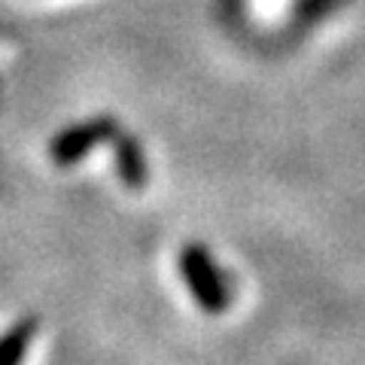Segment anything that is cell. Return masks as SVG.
Returning a JSON list of instances; mask_svg holds the SVG:
<instances>
[{"mask_svg": "<svg viewBox=\"0 0 365 365\" xmlns=\"http://www.w3.org/2000/svg\"><path fill=\"white\" fill-rule=\"evenodd\" d=\"M180 274H182V280H186L192 299H195L204 311L216 314V311H222V307H228V283L201 244H189L180 253Z\"/></svg>", "mask_w": 365, "mask_h": 365, "instance_id": "cell-1", "label": "cell"}, {"mask_svg": "<svg viewBox=\"0 0 365 365\" xmlns=\"http://www.w3.org/2000/svg\"><path fill=\"white\" fill-rule=\"evenodd\" d=\"M113 134H116V125L110 119H88L83 125H71V128H64L52 140V146H49L52 162L55 165H73L91 150V146H98L101 140H107Z\"/></svg>", "mask_w": 365, "mask_h": 365, "instance_id": "cell-2", "label": "cell"}, {"mask_svg": "<svg viewBox=\"0 0 365 365\" xmlns=\"http://www.w3.org/2000/svg\"><path fill=\"white\" fill-rule=\"evenodd\" d=\"M34 335H37V319L34 317L19 319L9 332L0 335V365H21L34 344Z\"/></svg>", "mask_w": 365, "mask_h": 365, "instance_id": "cell-3", "label": "cell"}, {"mask_svg": "<svg viewBox=\"0 0 365 365\" xmlns=\"http://www.w3.org/2000/svg\"><path fill=\"white\" fill-rule=\"evenodd\" d=\"M119 168H122L119 174L128 186H140V182L146 180L143 155H140V150H137V143L131 140V137H122L119 140Z\"/></svg>", "mask_w": 365, "mask_h": 365, "instance_id": "cell-4", "label": "cell"}]
</instances>
